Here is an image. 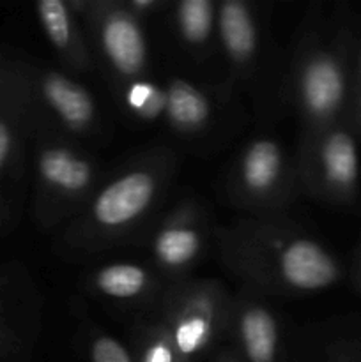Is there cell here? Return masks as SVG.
Masks as SVG:
<instances>
[{
	"label": "cell",
	"instance_id": "obj_1",
	"mask_svg": "<svg viewBox=\"0 0 361 362\" xmlns=\"http://www.w3.org/2000/svg\"><path fill=\"white\" fill-rule=\"evenodd\" d=\"M177 168L179 154L156 145L106 173L84 211L59 230V253L81 262L137 244L161 214Z\"/></svg>",
	"mask_w": 361,
	"mask_h": 362
},
{
	"label": "cell",
	"instance_id": "obj_2",
	"mask_svg": "<svg viewBox=\"0 0 361 362\" xmlns=\"http://www.w3.org/2000/svg\"><path fill=\"white\" fill-rule=\"evenodd\" d=\"M214 244L241 286L264 297L314 296L343 278L336 255L289 218L241 216L216 225Z\"/></svg>",
	"mask_w": 361,
	"mask_h": 362
},
{
	"label": "cell",
	"instance_id": "obj_3",
	"mask_svg": "<svg viewBox=\"0 0 361 362\" xmlns=\"http://www.w3.org/2000/svg\"><path fill=\"white\" fill-rule=\"evenodd\" d=\"M354 27L349 16L314 4L287 52L285 110L299 133L321 129L345 115L353 94Z\"/></svg>",
	"mask_w": 361,
	"mask_h": 362
},
{
	"label": "cell",
	"instance_id": "obj_4",
	"mask_svg": "<svg viewBox=\"0 0 361 362\" xmlns=\"http://www.w3.org/2000/svg\"><path fill=\"white\" fill-rule=\"evenodd\" d=\"M218 37L227 90L246 94L264 122L285 115L287 52L273 39L262 7L248 0L218 2Z\"/></svg>",
	"mask_w": 361,
	"mask_h": 362
},
{
	"label": "cell",
	"instance_id": "obj_5",
	"mask_svg": "<svg viewBox=\"0 0 361 362\" xmlns=\"http://www.w3.org/2000/svg\"><path fill=\"white\" fill-rule=\"evenodd\" d=\"M32 218L59 232L85 209L108 172L91 147L42 120L30 105Z\"/></svg>",
	"mask_w": 361,
	"mask_h": 362
},
{
	"label": "cell",
	"instance_id": "obj_6",
	"mask_svg": "<svg viewBox=\"0 0 361 362\" xmlns=\"http://www.w3.org/2000/svg\"><path fill=\"white\" fill-rule=\"evenodd\" d=\"M225 193L248 218H289L290 207L301 197L294 156L275 136L251 138L230 163Z\"/></svg>",
	"mask_w": 361,
	"mask_h": 362
},
{
	"label": "cell",
	"instance_id": "obj_7",
	"mask_svg": "<svg viewBox=\"0 0 361 362\" xmlns=\"http://www.w3.org/2000/svg\"><path fill=\"white\" fill-rule=\"evenodd\" d=\"M232 299L219 279L190 276L170 281L156 308L184 362L209 361L227 343Z\"/></svg>",
	"mask_w": 361,
	"mask_h": 362
},
{
	"label": "cell",
	"instance_id": "obj_8",
	"mask_svg": "<svg viewBox=\"0 0 361 362\" xmlns=\"http://www.w3.org/2000/svg\"><path fill=\"white\" fill-rule=\"evenodd\" d=\"M360 138L345 120L299 133L294 154L301 194L321 204L349 207L360 193Z\"/></svg>",
	"mask_w": 361,
	"mask_h": 362
},
{
	"label": "cell",
	"instance_id": "obj_9",
	"mask_svg": "<svg viewBox=\"0 0 361 362\" xmlns=\"http://www.w3.org/2000/svg\"><path fill=\"white\" fill-rule=\"evenodd\" d=\"M30 98L21 60L13 59L0 95V235L13 232L23 212L30 175Z\"/></svg>",
	"mask_w": 361,
	"mask_h": 362
},
{
	"label": "cell",
	"instance_id": "obj_10",
	"mask_svg": "<svg viewBox=\"0 0 361 362\" xmlns=\"http://www.w3.org/2000/svg\"><path fill=\"white\" fill-rule=\"evenodd\" d=\"M84 27L96 67L112 90L149 76L151 46L145 23L124 7L122 0H92Z\"/></svg>",
	"mask_w": 361,
	"mask_h": 362
},
{
	"label": "cell",
	"instance_id": "obj_11",
	"mask_svg": "<svg viewBox=\"0 0 361 362\" xmlns=\"http://www.w3.org/2000/svg\"><path fill=\"white\" fill-rule=\"evenodd\" d=\"M214 230L207 207L195 198H183L161 212L137 244L144 247L147 262L159 274L177 281L193 276L214 243Z\"/></svg>",
	"mask_w": 361,
	"mask_h": 362
},
{
	"label": "cell",
	"instance_id": "obj_12",
	"mask_svg": "<svg viewBox=\"0 0 361 362\" xmlns=\"http://www.w3.org/2000/svg\"><path fill=\"white\" fill-rule=\"evenodd\" d=\"M32 110L60 133L88 145L106 133L96 95L66 71L21 60Z\"/></svg>",
	"mask_w": 361,
	"mask_h": 362
},
{
	"label": "cell",
	"instance_id": "obj_13",
	"mask_svg": "<svg viewBox=\"0 0 361 362\" xmlns=\"http://www.w3.org/2000/svg\"><path fill=\"white\" fill-rule=\"evenodd\" d=\"M42 300L20 262L0 267V362H30L41 334Z\"/></svg>",
	"mask_w": 361,
	"mask_h": 362
},
{
	"label": "cell",
	"instance_id": "obj_14",
	"mask_svg": "<svg viewBox=\"0 0 361 362\" xmlns=\"http://www.w3.org/2000/svg\"><path fill=\"white\" fill-rule=\"evenodd\" d=\"M168 279L147 260H112L85 274L81 286L98 303L130 318L158 306Z\"/></svg>",
	"mask_w": 361,
	"mask_h": 362
},
{
	"label": "cell",
	"instance_id": "obj_15",
	"mask_svg": "<svg viewBox=\"0 0 361 362\" xmlns=\"http://www.w3.org/2000/svg\"><path fill=\"white\" fill-rule=\"evenodd\" d=\"M227 341L244 362H294L280 313L268 297L246 286L234 293Z\"/></svg>",
	"mask_w": 361,
	"mask_h": 362
},
{
	"label": "cell",
	"instance_id": "obj_16",
	"mask_svg": "<svg viewBox=\"0 0 361 362\" xmlns=\"http://www.w3.org/2000/svg\"><path fill=\"white\" fill-rule=\"evenodd\" d=\"M163 88L161 120L184 140H205L219 129L223 110L236 95L219 85H200L180 76L159 80Z\"/></svg>",
	"mask_w": 361,
	"mask_h": 362
},
{
	"label": "cell",
	"instance_id": "obj_17",
	"mask_svg": "<svg viewBox=\"0 0 361 362\" xmlns=\"http://www.w3.org/2000/svg\"><path fill=\"white\" fill-rule=\"evenodd\" d=\"M34 11L46 41L64 69L74 74L92 73L96 62L87 32L84 23L69 9L67 0H39Z\"/></svg>",
	"mask_w": 361,
	"mask_h": 362
},
{
	"label": "cell",
	"instance_id": "obj_18",
	"mask_svg": "<svg viewBox=\"0 0 361 362\" xmlns=\"http://www.w3.org/2000/svg\"><path fill=\"white\" fill-rule=\"evenodd\" d=\"M170 32L180 52L197 64L219 57L218 2L214 0H177L165 11Z\"/></svg>",
	"mask_w": 361,
	"mask_h": 362
},
{
	"label": "cell",
	"instance_id": "obj_19",
	"mask_svg": "<svg viewBox=\"0 0 361 362\" xmlns=\"http://www.w3.org/2000/svg\"><path fill=\"white\" fill-rule=\"evenodd\" d=\"M127 346L134 362H184L158 308L131 318Z\"/></svg>",
	"mask_w": 361,
	"mask_h": 362
},
{
	"label": "cell",
	"instance_id": "obj_20",
	"mask_svg": "<svg viewBox=\"0 0 361 362\" xmlns=\"http://www.w3.org/2000/svg\"><path fill=\"white\" fill-rule=\"evenodd\" d=\"M113 95L120 110L131 119L142 124H154L161 120L163 88L159 80H152L151 74L115 88Z\"/></svg>",
	"mask_w": 361,
	"mask_h": 362
},
{
	"label": "cell",
	"instance_id": "obj_21",
	"mask_svg": "<svg viewBox=\"0 0 361 362\" xmlns=\"http://www.w3.org/2000/svg\"><path fill=\"white\" fill-rule=\"evenodd\" d=\"M80 343L85 362H134L127 343L94 324L85 325Z\"/></svg>",
	"mask_w": 361,
	"mask_h": 362
},
{
	"label": "cell",
	"instance_id": "obj_22",
	"mask_svg": "<svg viewBox=\"0 0 361 362\" xmlns=\"http://www.w3.org/2000/svg\"><path fill=\"white\" fill-rule=\"evenodd\" d=\"M122 4L134 18L145 23L149 18L163 16L170 2L166 0H122Z\"/></svg>",
	"mask_w": 361,
	"mask_h": 362
},
{
	"label": "cell",
	"instance_id": "obj_23",
	"mask_svg": "<svg viewBox=\"0 0 361 362\" xmlns=\"http://www.w3.org/2000/svg\"><path fill=\"white\" fill-rule=\"evenodd\" d=\"M328 362H361V349L345 343H335L328 349Z\"/></svg>",
	"mask_w": 361,
	"mask_h": 362
},
{
	"label": "cell",
	"instance_id": "obj_24",
	"mask_svg": "<svg viewBox=\"0 0 361 362\" xmlns=\"http://www.w3.org/2000/svg\"><path fill=\"white\" fill-rule=\"evenodd\" d=\"M343 120L349 124L356 136L361 138V90L353 92V95H350Z\"/></svg>",
	"mask_w": 361,
	"mask_h": 362
},
{
	"label": "cell",
	"instance_id": "obj_25",
	"mask_svg": "<svg viewBox=\"0 0 361 362\" xmlns=\"http://www.w3.org/2000/svg\"><path fill=\"white\" fill-rule=\"evenodd\" d=\"M353 92L361 90V35L357 37L354 32V42H353ZM353 95V94H350Z\"/></svg>",
	"mask_w": 361,
	"mask_h": 362
},
{
	"label": "cell",
	"instance_id": "obj_26",
	"mask_svg": "<svg viewBox=\"0 0 361 362\" xmlns=\"http://www.w3.org/2000/svg\"><path fill=\"white\" fill-rule=\"evenodd\" d=\"M207 362H244V359L239 356V352L227 341L209 357Z\"/></svg>",
	"mask_w": 361,
	"mask_h": 362
},
{
	"label": "cell",
	"instance_id": "obj_27",
	"mask_svg": "<svg viewBox=\"0 0 361 362\" xmlns=\"http://www.w3.org/2000/svg\"><path fill=\"white\" fill-rule=\"evenodd\" d=\"M350 278H353L354 288L361 293V244L356 250L353 258V267H350Z\"/></svg>",
	"mask_w": 361,
	"mask_h": 362
},
{
	"label": "cell",
	"instance_id": "obj_28",
	"mask_svg": "<svg viewBox=\"0 0 361 362\" xmlns=\"http://www.w3.org/2000/svg\"><path fill=\"white\" fill-rule=\"evenodd\" d=\"M11 66H13V59H11V57H7L6 53L0 49V95H2L4 87H6L7 78H9Z\"/></svg>",
	"mask_w": 361,
	"mask_h": 362
}]
</instances>
